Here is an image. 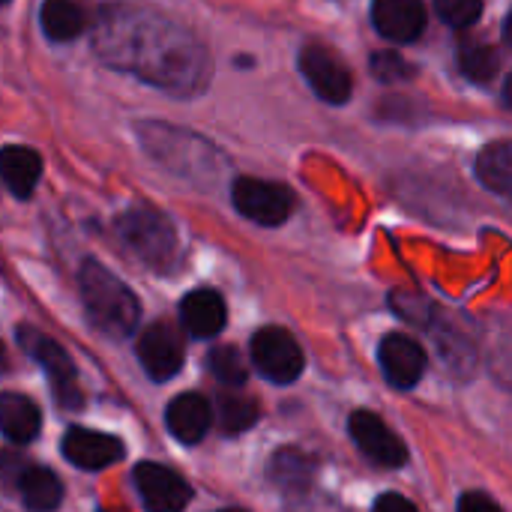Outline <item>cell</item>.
<instances>
[{"instance_id": "cell-1", "label": "cell", "mask_w": 512, "mask_h": 512, "mask_svg": "<svg viewBox=\"0 0 512 512\" xmlns=\"http://www.w3.org/2000/svg\"><path fill=\"white\" fill-rule=\"evenodd\" d=\"M93 48L111 69L159 90L192 96L207 84V48L180 21L141 3H105L96 15Z\"/></svg>"}, {"instance_id": "cell-2", "label": "cell", "mask_w": 512, "mask_h": 512, "mask_svg": "<svg viewBox=\"0 0 512 512\" xmlns=\"http://www.w3.org/2000/svg\"><path fill=\"white\" fill-rule=\"evenodd\" d=\"M138 138L141 147L156 159L165 171L183 177L186 183L195 186H210L222 174V153L201 135L177 126H165L156 120L138 123Z\"/></svg>"}, {"instance_id": "cell-3", "label": "cell", "mask_w": 512, "mask_h": 512, "mask_svg": "<svg viewBox=\"0 0 512 512\" xmlns=\"http://www.w3.org/2000/svg\"><path fill=\"white\" fill-rule=\"evenodd\" d=\"M78 288H81V300H84V309H87L90 321L102 333L120 339V336H129L135 330L138 315H141L135 294L129 291L126 282H120L99 261H84L81 264Z\"/></svg>"}, {"instance_id": "cell-4", "label": "cell", "mask_w": 512, "mask_h": 512, "mask_svg": "<svg viewBox=\"0 0 512 512\" xmlns=\"http://www.w3.org/2000/svg\"><path fill=\"white\" fill-rule=\"evenodd\" d=\"M117 234L153 270H171L180 258L174 222L150 204H135L123 210L117 216Z\"/></svg>"}, {"instance_id": "cell-5", "label": "cell", "mask_w": 512, "mask_h": 512, "mask_svg": "<svg viewBox=\"0 0 512 512\" xmlns=\"http://www.w3.org/2000/svg\"><path fill=\"white\" fill-rule=\"evenodd\" d=\"M231 201L246 219H252L258 225H267V228L288 222L294 207H297V195H294L291 186L273 183V180H258V177L234 180Z\"/></svg>"}, {"instance_id": "cell-6", "label": "cell", "mask_w": 512, "mask_h": 512, "mask_svg": "<svg viewBox=\"0 0 512 512\" xmlns=\"http://www.w3.org/2000/svg\"><path fill=\"white\" fill-rule=\"evenodd\" d=\"M18 342L21 348L45 369L48 381H51V390H54V399L63 405V408H81V387H78V372L69 360V354L54 342L48 339L45 333L33 330V327H18Z\"/></svg>"}, {"instance_id": "cell-7", "label": "cell", "mask_w": 512, "mask_h": 512, "mask_svg": "<svg viewBox=\"0 0 512 512\" xmlns=\"http://www.w3.org/2000/svg\"><path fill=\"white\" fill-rule=\"evenodd\" d=\"M252 363L273 384H294L303 372V351L282 327H264L252 339Z\"/></svg>"}, {"instance_id": "cell-8", "label": "cell", "mask_w": 512, "mask_h": 512, "mask_svg": "<svg viewBox=\"0 0 512 512\" xmlns=\"http://www.w3.org/2000/svg\"><path fill=\"white\" fill-rule=\"evenodd\" d=\"M348 432H351L357 450L378 468H402L408 462V447L378 414L354 411L348 420Z\"/></svg>"}, {"instance_id": "cell-9", "label": "cell", "mask_w": 512, "mask_h": 512, "mask_svg": "<svg viewBox=\"0 0 512 512\" xmlns=\"http://www.w3.org/2000/svg\"><path fill=\"white\" fill-rule=\"evenodd\" d=\"M300 72L306 78V84L330 105H342L351 99V90H354V81H351V72L348 66L333 54L327 51L324 45H306L300 51Z\"/></svg>"}, {"instance_id": "cell-10", "label": "cell", "mask_w": 512, "mask_h": 512, "mask_svg": "<svg viewBox=\"0 0 512 512\" xmlns=\"http://www.w3.org/2000/svg\"><path fill=\"white\" fill-rule=\"evenodd\" d=\"M135 489L138 498L147 512H180L186 510L192 492L186 486V480L180 474H174L171 468H162L156 462H141L135 465Z\"/></svg>"}, {"instance_id": "cell-11", "label": "cell", "mask_w": 512, "mask_h": 512, "mask_svg": "<svg viewBox=\"0 0 512 512\" xmlns=\"http://www.w3.org/2000/svg\"><path fill=\"white\" fill-rule=\"evenodd\" d=\"M138 360H141L144 372L153 381H159V384L171 381L183 366V339H180V333L165 321H153L138 339Z\"/></svg>"}, {"instance_id": "cell-12", "label": "cell", "mask_w": 512, "mask_h": 512, "mask_svg": "<svg viewBox=\"0 0 512 512\" xmlns=\"http://www.w3.org/2000/svg\"><path fill=\"white\" fill-rule=\"evenodd\" d=\"M378 360H381V372L384 378L396 387V390H411L420 384V378L426 375V351L411 339V336H402V333H390L384 336L381 342V351H378Z\"/></svg>"}, {"instance_id": "cell-13", "label": "cell", "mask_w": 512, "mask_h": 512, "mask_svg": "<svg viewBox=\"0 0 512 512\" xmlns=\"http://www.w3.org/2000/svg\"><path fill=\"white\" fill-rule=\"evenodd\" d=\"M426 3L423 0H375L372 21L375 30L390 42H414L426 30Z\"/></svg>"}, {"instance_id": "cell-14", "label": "cell", "mask_w": 512, "mask_h": 512, "mask_svg": "<svg viewBox=\"0 0 512 512\" xmlns=\"http://www.w3.org/2000/svg\"><path fill=\"white\" fill-rule=\"evenodd\" d=\"M63 456L81 471H102L123 459V444L90 429H69L63 435Z\"/></svg>"}, {"instance_id": "cell-15", "label": "cell", "mask_w": 512, "mask_h": 512, "mask_svg": "<svg viewBox=\"0 0 512 512\" xmlns=\"http://www.w3.org/2000/svg\"><path fill=\"white\" fill-rule=\"evenodd\" d=\"M225 318H228L225 300H222V294H216L210 288H198V291L186 294L180 303V324L195 339L219 336L225 327Z\"/></svg>"}, {"instance_id": "cell-16", "label": "cell", "mask_w": 512, "mask_h": 512, "mask_svg": "<svg viewBox=\"0 0 512 512\" xmlns=\"http://www.w3.org/2000/svg\"><path fill=\"white\" fill-rule=\"evenodd\" d=\"M165 423H168V432L180 444L192 447V444H198L207 435V429L213 423V411H210V405H207L204 396H198V393H180L168 405Z\"/></svg>"}, {"instance_id": "cell-17", "label": "cell", "mask_w": 512, "mask_h": 512, "mask_svg": "<svg viewBox=\"0 0 512 512\" xmlns=\"http://www.w3.org/2000/svg\"><path fill=\"white\" fill-rule=\"evenodd\" d=\"M0 171H3V183L15 198H30L39 174H42V159L36 150L21 147V144H6L0 153Z\"/></svg>"}, {"instance_id": "cell-18", "label": "cell", "mask_w": 512, "mask_h": 512, "mask_svg": "<svg viewBox=\"0 0 512 512\" xmlns=\"http://www.w3.org/2000/svg\"><path fill=\"white\" fill-rule=\"evenodd\" d=\"M39 426H42L39 408L27 396H21V393L0 396V429L6 435V441L30 444L39 435Z\"/></svg>"}, {"instance_id": "cell-19", "label": "cell", "mask_w": 512, "mask_h": 512, "mask_svg": "<svg viewBox=\"0 0 512 512\" xmlns=\"http://www.w3.org/2000/svg\"><path fill=\"white\" fill-rule=\"evenodd\" d=\"M477 177L480 183L512 201V138L507 141H492L480 150L477 156Z\"/></svg>"}, {"instance_id": "cell-20", "label": "cell", "mask_w": 512, "mask_h": 512, "mask_svg": "<svg viewBox=\"0 0 512 512\" xmlns=\"http://www.w3.org/2000/svg\"><path fill=\"white\" fill-rule=\"evenodd\" d=\"M39 24L51 42H69L84 30L87 15L75 0H45L39 9Z\"/></svg>"}, {"instance_id": "cell-21", "label": "cell", "mask_w": 512, "mask_h": 512, "mask_svg": "<svg viewBox=\"0 0 512 512\" xmlns=\"http://www.w3.org/2000/svg\"><path fill=\"white\" fill-rule=\"evenodd\" d=\"M63 498V486L57 480V474H51L42 465H30L21 474V501L30 512H51L60 507Z\"/></svg>"}, {"instance_id": "cell-22", "label": "cell", "mask_w": 512, "mask_h": 512, "mask_svg": "<svg viewBox=\"0 0 512 512\" xmlns=\"http://www.w3.org/2000/svg\"><path fill=\"white\" fill-rule=\"evenodd\" d=\"M459 66L471 81L486 84L501 72V54L489 42H462L459 45Z\"/></svg>"}, {"instance_id": "cell-23", "label": "cell", "mask_w": 512, "mask_h": 512, "mask_svg": "<svg viewBox=\"0 0 512 512\" xmlns=\"http://www.w3.org/2000/svg\"><path fill=\"white\" fill-rule=\"evenodd\" d=\"M216 423L225 435H240L258 423V405L249 396H222L216 405Z\"/></svg>"}, {"instance_id": "cell-24", "label": "cell", "mask_w": 512, "mask_h": 512, "mask_svg": "<svg viewBox=\"0 0 512 512\" xmlns=\"http://www.w3.org/2000/svg\"><path fill=\"white\" fill-rule=\"evenodd\" d=\"M207 372L219 384H225V387H240V384H246V375H249L246 372V363H243V357H240V351L234 345L213 348L207 354Z\"/></svg>"}, {"instance_id": "cell-25", "label": "cell", "mask_w": 512, "mask_h": 512, "mask_svg": "<svg viewBox=\"0 0 512 512\" xmlns=\"http://www.w3.org/2000/svg\"><path fill=\"white\" fill-rule=\"evenodd\" d=\"M435 9L450 27L465 30L483 15V0H435Z\"/></svg>"}, {"instance_id": "cell-26", "label": "cell", "mask_w": 512, "mask_h": 512, "mask_svg": "<svg viewBox=\"0 0 512 512\" xmlns=\"http://www.w3.org/2000/svg\"><path fill=\"white\" fill-rule=\"evenodd\" d=\"M411 63L405 57H399L396 51H378L372 54V75L384 84H399L411 78Z\"/></svg>"}, {"instance_id": "cell-27", "label": "cell", "mask_w": 512, "mask_h": 512, "mask_svg": "<svg viewBox=\"0 0 512 512\" xmlns=\"http://www.w3.org/2000/svg\"><path fill=\"white\" fill-rule=\"evenodd\" d=\"M459 512H504L498 507V501H492L483 492H465L459 498Z\"/></svg>"}, {"instance_id": "cell-28", "label": "cell", "mask_w": 512, "mask_h": 512, "mask_svg": "<svg viewBox=\"0 0 512 512\" xmlns=\"http://www.w3.org/2000/svg\"><path fill=\"white\" fill-rule=\"evenodd\" d=\"M375 512H420L408 498L396 495V492H387L375 501Z\"/></svg>"}, {"instance_id": "cell-29", "label": "cell", "mask_w": 512, "mask_h": 512, "mask_svg": "<svg viewBox=\"0 0 512 512\" xmlns=\"http://www.w3.org/2000/svg\"><path fill=\"white\" fill-rule=\"evenodd\" d=\"M504 102L512 108V72L510 78H507V84H504Z\"/></svg>"}, {"instance_id": "cell-30", "label": "cell", "mask_w": 512, "mask_h": 512, "mask_svg": "<svg viewBox=\"0 0 512 512\" xmlns=\"http://www.w3.org/2000/svg\"><path fill=\"white\" fill-rule=\"evenodd\" d=\"M504 33H507V42L512 45V9L510 15H507V21H504Z\"/></svg>"}, {"instance_id": "cell-31", "label": "cell", "mask_w": 512, "mask_h": 512, "mask_svg": "<svg viewBox=\"0 0 512 512\" xmlns=\"http://www.w3.org/2000/svg\"><path fill=\"white\" fill-rule=\"evenodd\" d=\"M219 512H243V510H219Z\"/></svg>"}, {"instance_id": "cell-32", "label": "cell", "mask_w": 512, "mask_h": 512, "mask_svg": "<svg viewBox=\"0 0 512 512\" xmlns=\"http://www.w3.org/2000/svg\"><path fill=\"white\" fill-rule=\"evenodd\" d=\"M3 3H9V0H3Z\"/></svg>"}]
</instances>
